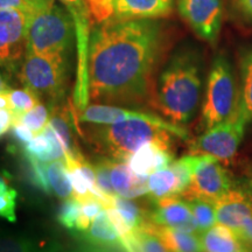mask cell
Segmentation results:
<instances>
[{
  "label": "cell",
  "instance_id": "d4e9b609",
  "mask_svg": "<svg viewBox=\"0 0 252 252\" xmlns=\"http://www.w3.org/2000/svg\"><path fill=\"white\" fill-rule=\"evenodd\" d=\"M8 100V109L14 113L15 117H19L23 113L30 111L40 102V97L28 88L23 89H11L6 94Z\"/></svg>",
  "mask_w": 252,
  "mask_h": 252
},
{
  "label": "cell",
  "instance_id": "1f68e13d",
  "mask_svg": "<svg viewBox=\"0 0 252 252\" xmlns=\"http://www.w3.org/2000/svg\"><path fill=\"white\" fill-rule=\"evenodd\" d=\"M17 190L11 187L0 189V217L15 222L17 215H15V208H17Z\"/></svg>",
  "mask_w": 252,
  "mask_h": 252
},
{
  "label": "cell",
  "instance_id": "f35d334b",
  "mask_svg": "<svg viewBox=\"0 0 252 252\" xmlns=\"http://www.w3.org/2000/svg\"><path fill=\"white\" fill-rule=\"evenodd\" d=\"M27 1L35 9H40L45 7V6L52 4V2H54V0H27Z\"/></svg>",
  "mask_w": 252,
  "mask_h": 252
},
{
  "label": "cell",
  "instance_id": "277c9868",
  "mask_svg": "<svg viewBox=\"0 0 252 252\" xmlns=\"http://www.w3.org/2000/svg\"><path fill=\"white\" fill-rule=\"evenodd\" d=\"M76 42L70 12L52 2L31 15L26 35V53L68 60ZM25 53V54H26Z\"/></svg>",
  "mask_w": 252,
  "mask_h": 252
},
{
  "label": "cell",
  "instance_id": "836d02e7",
  "mask_svg": "<svg viewBox=\"0 0 252 252\" xmlns=\"http://www.w3.org/2000/svg\"><path fill=\"white\" fill-rule=\"evenodd\" d=\"M12 133H13L15 139L23 145L30 143V141L35 137V133H34L30 127H27V126L20 121V119L15 117V116H14V123L13 125H12Z\"/></svg>",
  "mask_w": 252,
  "mask_h": 252
},
{
  "label": "cell",
  "instance_id": "b9f144b4",
  "mask_svg": "<svg viewBox=\"0 0 252 252\" xmlns=\"http://www.w3.org/2000/svg\"><path fill=\"white\" fill-rule=\"evenodd\" d=\"M6 187H8V185L6 184V181L0 176V189H4Z\"/></svg>",
  "mask_w": 252,
  "mask_h": 252
},
{
  "label": "cell",
  "instance_id": "3957f363",
  "mask_svg": "<svg viewBox=\"0 0 252 252\" xmlns=\"http://www.w3.org/2000/svg\"><path fill=\"white\" fill-rule=\"evenodd\" d=\"M90 143L110 159L124 161L147 143H158L171 147L174 138L188 139L184 126L166 119L133 118L113 124L94 126L88 132Z\"/></svg>",
  "mask_w": 252,
  "mask_h": 252
},
{
  "label": "cell",
  "instance_id": "8d00e7d4",
  "mask_svg": "<svg viewBox=\"0 0 252 252\" xmlns=\"http://www.w3.org/2000/svg\"><path fill=\"white\" fill-rule=\"evenodd\" d=\"M238 234L252 251V215L244 220V222L242 223L241 228L238 230Z\"/></svg>",
  "mask_w": 252,
  "mask_h": 252
},
{
  "label": "cell",
  "instance_id": "8992f818",
  "mask_svg": "<svg viewBox=\"0 0 252 252\" xmlns=\"http://www.w3.org/2000/svg\"><path fill=\"white\" fill-rule=\"evenodd\" d=\"M18 77L37 96L56 105L64 98L69 83L68 60L26 53Z\"/></svg>",
  "mask_w": 252,
  "mask_h": 252
},
{
  "label": "cell",
  "instance_id": "ba28073f",
  "mask_svg": "<svg viewBox=\"0 0 252 252\" xmlns=\"http://www.w3.org/2000/svg\"><path fill=\"white\" fill-rule=\"evenodd\" d=\"M231 187L229 172L220 165V160L209 156H196L190 184L181 196L185 200L203 198L214 202Z\"/></svg>",
  "mask_w": 252,
  "mask_h": 252
},
{
  "label": "cell",
  "instance_id": "6da1fadb",
  "mask_svg": "<svg viewBox=\"0 0 252 252\" xmlns=\"http://www.w3.org/2000/svg\"><path fill=\"white\" fill-rule=\"evenodd\" d=\"M156 19L111 17L93 26L88 52L89 102L135 105L150 97L162 47Z\"/></svg>",
  "mask_w": 252,
  "mask_h": 252
},
{
  "label": "cell",
  "instance_id": "83f0119b",
  "mask_svg": "<svg viewBox=\"0 0 252 252\" xmlns=\"http://www.w3.org/2000/svg\"><path fill=\"white\" fill-rule=\"evenodd\" d=\"M82 212V203L76 197L65 198L58 214V220L65 229L76 231L77 222Z\"/></svg>",
  "mask_w": 252,
  "mask_h": 252
},
{
  "label": "cell",
  "instance_id": "4dcf8cb0",
  "mask_svg": "<svg viewBox=\"0 0 252 252\" xmlns=\"http://www.w3.org/2000/svg\"><path fill=\"white\" fill-rule=\"evenodd\" d=\"M96 172V184L97 187L104 195L113 198L117 195L115 188H113L111 178H110V161L109 158H104L96 162L94 166Z\"/></svg>",
  "mask_w": 252,
  "mask_h": 252
},
{
  "label": "cell",
  "instance_id": "30bf717a",
  "mask_svg": "<svg viewBox=\"0 0 252 252\" xmlns=\"http://www.w3.org/2000/svg\"><path fill=\"white\" fill-rule=\"evenodd\" d=\"M196 156L189 154L179 160H173L169 166L149 175V195L152 201L181 195L190 184Z\"/></svg>",
  "mask_w": 252,
  "mask_h": 252
},
{
  "label": "cell",
  "instance_id": "ab89813d",
  "mask_svg": "<svg viewBox=\"0 0 252 252\" xmlns=\"http://www.w3.org/2000/svg\"><path fill=\"white\" fill-rule=\"evenodd\" d=\"M9 90H11V88L8 87L7 82L5 81L4 76H2V74L0 72V94H7Z\"/></svg>",
  "mask_w": 252,
  "mask_h": 252
},
{
  "label": "cell",
  "instance_id": "cb8c5ba5",
  "mask_svg": "<svg viewBox=\"0 0 252 252\" xmlns=\"http://www.w3.org/2000/svg\"><path fill=\"white\" fill-rule=\"evenodd\" d=\"M113 207L117 209V212L122 216L125 224L132 231L140 229L145 220H146V214L144 213V210L141 209L139 204L131 201V198L116 195L113 197Z\"/></svg>",
  "mask_w": 252,
  "mask_h": 252
},
{
  "label": "cell",
  "instance_id": "52a82bcc",
  "mask_svg": "<svg viewBox=\"0 0 252 252\" xmlns=\"http://www.w3.org/2000/svg\"><path fill=\"white\" fill-rule=\"evenodd\" d=\"M247 125V121L236 110L231 118L208 128L189 145V154L209 156L220 161H228L237 153Z\"/></svg>",
  "mask_w": 252,
  "mask_h": 252
},
{
  "label": "cell",
  "instance_id": "7402d4cb",
  "mask_svg": "<svg viewBox=\"0 0 252 252\" xmlns=\"http://www.w3.org/2000/svg\"><path fill=\"white\" fill-rule=\"evenodd\" d=\"M49 125L58 135L65 154V163L75 160L81 156L77 146L74 144V138L71 133V121L69 117L67 109H55L54 113L52 112V117L49 119Z\"/></svg>",
  "mask_w": 252,
  "mask_h": 252
},
{
  "label": "cell",
  "instance_id": "8fae6325",
  "mask_svg": "<svg viewBox=\"0 0 252 252\" xmlns=\"http://www.w3.org/2000/svg\"><path fill=\"white\" fill-rule=\"evenodd\" d=\"M153 203L154 208L149 215L151 222L193 234H200L188 201L181 195L160 198L153 201Z\"/></svg>",
  "mask_w": 252,
  "mask_h": 252
},
{
  "label": "cell",
  "instance_id": "f1b7e54d",
  "mask_svg": "<svg viewBox=\"0 0 252 252\" xmlns=\"http://www.w3.org/2000/svg\"><path fill=\"white\" fill-rule=\"evenodd\" d=\"M27 127H30L35 134H39L49 124V112L45 104L39 103L30 111L23 113L18 117Z\"/></svg>",
  "mask_w": 252,
  "mask_h": 252
},
{
  "label": "cell",
  "instance_id": "60d3db41",
  "mask_svg": "<svg viewBox=\"0 0 252 252\" xmlns=\"http://www.w3.org/2000/svg\"><path fill=\"white\" fill-rule=\"evenodd\" d=\"M8 108V100L6 94H0V109Z\"/></svg>",
  "mask_w": 252,
  "mask_h": 252
},
{
  "label": "cell",
  "instance_id": "9c48e42d",
  "mask_svg": "<svg viewBox=\"0 0 252 252\" xmlns=\"http://www.w3.org/2000/svg\"><path fill=\"white\" fill-rule=\"evenodd\" d=\"M178 9L198 37L215 45L222 27V0H178Z\"/></svg>",
  "mask_w": 252,
  "mask_h": 252
},
{
  "label": "cell",
  "instance_id": "74e56055",
  "mask_svg": "<svg viewBox=\"0 0 252 252\" xmlns=\"http://www.w3.org/2000/svg\"><path fill=\"white\" fill-rule=\"evenodd\" d=\"M236 6L242 14L252 20V0H235Z\"/></svg>",
  "mask_w": 252,
  "mask_h": 252
},
{
  "label": "cell",
  "instance_id": "e575fe53",
  "mask_svg": "<svg viewBox=\"0 0 252 252\" xmlns=\"http://www.w3.org/2000/svg\"><path fill=\"white\" fill-rule=\"evenodd\" d=\"M0 8H18L30 14L36 11L27 0H0Z\"/></svg>",
  "mask_w": 252,
  "mask_h": 252
},
{
  "label": "cell",
  "instance_id": "7c38bea8",
  "mask_svg": "<svg viewBox=\"0 0 252 252\" xmlns=\"http://www.w3.org/2000/svg\"><path fill=\"white\" fill-rule=\"evenodd\" d=\"M217 223L238 231L247 217L252 215L250 193L238 188H230L214 201Z\"/></svg>",
  "mask_w": 252,
  "mask_h": 252
},
{
  "label": "cell",
  "instance_id": "4316f807",
  "mask_svg": "<svg viewBox=\"0 0 252 252\" xmlns=\"http://www.w3.org/2000/svg\"><path fill=\"white\" fill-rule=\"evenodd\" d=\"M131 251H146V252H162L167 251V248L160 237L153 232L143 228L134 230L131 238Z\"/></svg>",
  "mask_w": 252,
  "mask_h": 252
},
{
  "label": "cell",
  "instance_id": "2e32d148",
  "mask_svg": "<svg viewBox=\"0 0 252 252\" xmlns=\"http://www.w3.org/2000/svg\"><path fill=\"white\" fill-rule=\"evenodd\" d=\"M110 178L116 193L126 198H137L149 194V176L132 171L124 161L110 159Z\"/></svg>",
  "mask_w": 252,
  "mask_h": 252
},
{
  "label": "cell",
  "instance_id": "7bdbcfd3",
  "mask_svg": "<svg viewBox=\"0 0 252 252\" xmlns=\"http://www.w3.org/2000/svg\"><path fill=\"white\" fill-rule=\"evenodd\" d=\"M248 186H249V189H250V191H249V193L252 195V179H251V180H249Z\"/></svg>",
  "mask_w": 252,
  "mask_h": 252
},
{
  "label": "cell",
  "instance_id": "d590c367",
  "mask_svg": "<svg viewBox=\"0 0 252 252\" xmlns=\"http://www.w3.org/2000/svg\"><path fill=\"white\" fill-rule=\"evenodd\" d=\"M14 123V113L8 108L0 109V137L7 133Z\"/></svg>",
  "mask_w": 252,
  "mask_h": 252
},
{
  "label": "cell",
  "instance_id": "e0dca14e",
  "mask_svg": "<svg viewBox=\"0 0 252 252\" xmlns=\"http://www.w3.org/2000/svg\"><path fill=\"white\" fill-rule=\"evenodd\" d=\"M202 251L207 252H245L251 249L239 236L238 231L224 224L216 223L198 235Z\"/></svg>",
  "mask_w": 252,
  "mask_h": 252
},
{
  "label": "cell",
  "instance_id": "603a6c76",
  "mask_svg": "<svg viewBox=\"0 0 252 252\" xmlns=\"http://www.w3.org/2000/svg\"><path fill=\"white\" fill-rule=\"evenodd\" d=\"M45 169L52 193L62 200L71 197L72 186L65 161L55 160L45 162Z\"/></svg>",
  "mask_w": 252,
  "mask_h": 252
},
{
  "label": "cell",
  "instance_id": "d6a6232c",
  "mask_svg": "<svg viewBox=\"0 0 252 252\" xmlns=\"http://www.w3.org/2000/svg\"><path fill=\"white\" fill-rule=\"evenodd\" d=\"M18 63L11 46L0 40V67L5 68L7 71H13Z\"/></svg>",
  "mask_w": 252,
  "mask_h": 252
},
{
  "label": "cell",
  "instance_id": "ffe728a7",
  "mask_svg": "<svg viewBox=\"0 0 252 252\" xmlns=\"http://www.w3.org/2000/svg\"><path fill=\"white\" fill-rule=\"evenodd\" d=\"M23 146L24 154L27 159H36L42 162L55 161V160L65 161L64 150L49 124L41 133L36 134V137Z\"/></svg>",
  "mask_w": 252,
  "mask_h": 252
},
{
  "label": "cell",
  "instance_id": "5bb4252c",
  "mask_svg": "<svg viewBox=\"0 0 252 252\" xmlns=\"http://www.w3.org/2000/svg\"><path fill=\"white\" fill-rule=\"evenodd\" d=\"M118 19H159L168 17L174 0H111Z\"/></svg>",
  "mask_w": 252,
  "mask_h": 252
},
{
  "label": "cell",
  "instance_id": "7a4b0ae2",
  "mask_svg": "<svg viewBox=\"0 0 252 252\" xmlns=\"http://www.w3.org/2000/svg\"><path fill=\"white\" fill-rule=\"evenodd\" d=\"M202 90V59L196 50L181 49L172 56L157 83L153 105L167 121L184 126L194 118Z\"/></svg>",
  "mask_w": 252,
  "mask_h": 252
},
{
  "label": "cell",
  "instance_id": "9a60e30c",
  "mask_svg": "<svg viewBox=\"0 0 252 252\" xmlns=\"http://www.w3.org/2000/svg\"><path fill=\"white\" fill-rule=\"evenodd\" d=\"M173 161L171 147L158 143H147L138 149L126 160L132 171L140 175H151L152 173L169 166Z\"/></svg>",
  "mask_w": 252,
  "mask_h": 252
},
{
  "label": "cell",
  "instance_id": "44dd1931",
  "mask_svg": "<svg viewBox=\"0 0 252 252\" xmlns=\"http://www.w3.org/2000/svg\"><path fill=\"white\" fill-rule=\"evenodd\" d=\"M241 84L238 91L237 112L247 123L252 122V48L245 50L239 60Z\"/></svg>",
  "mask_w": 252,
  "mask_h": 252
},
{
  "label": "cell",
  "instance_id": "484cf974",
  "mask_svg": "<svg viewBox=\"0 0 252 252\" xmlns=\"http://www.w3.org/2000/svg\"><path fill=\"white\" fill-rule=\"evenodd\" d=\"M187 201L189 203V207H190L191 213H193L194 219L197 223L200 234L216 224V210L214 202L203 200V198H193V200Z\"/></svg>",
  "mask_w": 252,
  "mask_h": 252
},
{
  "label": "cell",
  "instance_id": "5b68a950",
  "mask_svg": "<svg viewBox=\"0 0 252 252\" xmlns=\"http://www.w3.org/2000/svg\"><path fill=\"white\" fill-rule=\"evenodd\" d=\"M238 93L235 74L229 60L219 55L214 60L208 76L206 96L201 112L204 131L228 121L237 110Z\"/></svg>",
  "mask_w": 252,
  "mask_h": 252
},
{
  "label": "cell",
  "instance_id": "f546056e",
  "mask_svg": "<svg viewBox=\"0 0 252 252\" xmlns=\"http://www.w3.org/2000/svg\"><path fill=\"white\" fill-rule=\"evenodd\" d=\"M82 203V212L80 220L77 222V229L78 232L87 231L89 228L91 222H93L94 217L104 209V204L98 197H91L89 200L83 201Z\"/></svg>",
  "mask_w": 252,
  "mask_h": 252
},
{
  "label": "cell",
  "instance_id": "ee69618b",
  "mask_svg": "<svg viewBox=\"0 0 252 252\" xmlns=\"http://www.w3.org/2000/svg\"><path fill=\"white\" fill-rule=\"evenodd\" d=\"M250 197H251V204H252V195L250 194Z\"/></svg>",
  "mask_w": 252,
  "mask_h": 252
},
{
  "label": "cell",
  "instance_id": "d6986e66",
  "mask_svg": "<svg viewBox=\"0 0 252 252\" xmlns=\"http://www.w3.org/2000/svg\"><path fill=\"white\" fill-rule=\"evenodd\" d=\"M141 228L158 235L167 248V251L175 252H197L202 251L200 237L197 234L184 231L169 226L159 225L146 220Z\"/></svg>",
  "mask_w": 252,
  "mask_h": 252
},
{
  "label": "cell",
  "instance_id": "4fadbf2b",
  "mask_svg": "<svg viewBox=\"0 0 252 252\" xmlns=\"http://www.w3.org/2000/svg\"><path fill=\"white\" fill-rule=\"evenodd\" d=\"M31 15L18 8H0V40L11 46L19 62L26 53V35Z\"/></svg>",
  "mask_w": 252,
  "mask_h": 252
},
{
  "label": "cell",
  "instance_id": "ac0fdd59",
  "mask_svg": "<svg viewBox=\"0 0 252 252\" xmlns=\"http://www.w3.org/2000/svg\"><path fill=\"white\" fill-rule=\"evenodd\" d=\"M83 234L84 239L91 247L103 250L125 251L121 236L105 209L94 217L89 228Z\"/></svg>",
  "mask_w": 252,
  "mask_h": 252
}]
</instances>
